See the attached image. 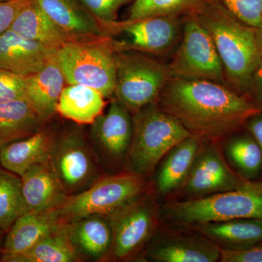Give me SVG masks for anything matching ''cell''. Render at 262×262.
<instances>
[{
	"label": "cell",
	"mask_w": 262,
	"mask_h": 262,
	"mask_svg": "<svg viewBox=\"0 0 262 262\" xmlns=\"http://www.w3.org/2000/svg\"><path fill=\"white\" fill-rule=\"evenodd\" d=\"M191 227L221 249H241L262 241V220L257 219L208 222Z\"/></svg>",
	"instance_id": "obj_21"
},
{
	"label": "cell",
	"mask_w": 262,
	"mask_h": 262,
	"mask_svg": "<svg viewBox=\"0 0 262 262\" xmlns=\"http://www.w3.org/2000/svg\"><path fill=\"white\" fill-rule=\"evenodd\" d=\"M53 136L41 129L34 135L1 146L0 165L21 177L33 165L48 161Z\"/></svg>",
	"instance_id": "obj_22"
},
{
	"label": "cell",
	"mask_w": 262,
	"mask_h": 262,
	"mask_svg": "<svg viewBox=\"0 0 262 262\" xmlns=\"http://www.w3.org/2000/svg\"><path fill=\"white\" fill-rule=\"evenodd\" d=\"M31 0L0 2V36L11 29L15 19Z\"/></svg>",
	"instance_id": "obj_35"
},
{
	"label": "cell",
	"mask_w": 262,
	"mask_h": 262,
	"mask_svg": "<svg viewBox=\"0 0 262 262\" xmlns=\"http://www.w3.org/2000/svg\"><path fill=\"white\" fill-rule=\"evenodd\" d=\"M206 29L214 44L229 86L247 96L253 76L261 64L255 29L225 10L203 0L190 12Z\"/></svg>",
	"instance_id": "obj_2"
},
{
	"label": "cell",
	"mask_w": 262,
	"mask_h": 262,
	"mask_svg": "<svg viewBox=\"0 0 262 262\" xmlns=\"http://www.w3.org/2000/svg\"><path fill=\"white\" fill-rule=\"evenodd\" d=\"M246 182L231 170L215 146H202L182 186L189 194L208 195L237 189Z\"/></svg>",
	"instance_id": "obj_11"
},
{
	"label": "cell",
	"mask_w": 262,
	"mask_h": 262,
	"mask_svg": "<svg viewBox=\"0 0 262 262\" xmlns=\"http://www.w3.org/2000/svg\"><path fill=\"white\" fill-rule=\"evenodd\" d=\"M79 254L62 228L61 223L51 234L27 252L18 255H2L5 262H74Z\"/></svg>",
	"instance_id": "obj_27"
},
{
	"label": "cell",
	"mask_w": 262,
	"mask_h": 262,
	"mask_svg": "<svg viewBox=\"0 0 262 262\" xmlns=\"http://www.w3.org/2000/svg\"><path fill=\"white\" fill-rule=\"evenodd\" d=\"M203 0H135L126 21L151 17L188 14Z\"/></svg>",
	"instance_id": "obj_30"
},
{
	"label": "cell",
	"mask_w": 262,
	"mask_h": 262,
	"mask_svg": "<svg viewBox=\"0 0 262 262\" xmlns=\"http://www.w3.org/2000/svg\"><path fill=\"white\" fill-rule=\"evenodd\" d=\"M58 224L56 211L23 213L6 232L2 255H18L27 252L51 234Z\"/></svg>",
	"instance_id": "obj_20"
},
{
	"label": "cell",
	"mask_w": 262,
	"mask_h": 262,
	"mask_svg": "<svg viewBox=\"0 0 262 262\" xmlns=\"http://www.w3.org/2000/svg\"><path fill=\"white\" fill-rule=\"evenodd\" d=\"M168 208L174 220L189 226L237 219L262 220V182L248 181L237 189L177 202Z\"/></svg>",
	"instance_id": "obj_5"
},
{
	"label": "cell",
	"mask_w": 262,
	"mask_h": 262,
	"mask_svg": "<svg viewBox=\"0 0 262 262\" xmlns=\"http://www.w3.org/2000/svg\"><path fill=\"white\" fill-rule=\"evenodd\" d=\"M48 162L69 196L82 192L101 177L94 151L80 129L54 134Z\"/></svg>",
	"instance_id": "obj_8"
},
{
	"label": "cell",
	"mask_w": 262,
	"mask_h": 262,
	"mask_svg": "<svg viewBox=\"0 0 262 262\" xmlns=\"http://www.w3.org/2000/svg\"><path fill=\"white\" fill-rule=\"evenodd\" d=\"M203 140L196 136H189L165 155L156 177L158 192L167 194L182 185L202 148Z\"/></svg>",
	"instance_id": "obj_23"
},
{
	"label": "cell",
	"mask_w": 262,
	"mask_h": 262,
	"mask_svg": "<svg viewBox=\"0 0 262 262\" xmlns=\"http://www.w3.org/2000/svg\"><path fill=\"white\" fill-rule=\"evenodd\" d=\"M20 180L27 212L56 211L69 196L48 161L33 165L20 177Z\"/></svg>",
	"instance_id": "obj_15"
},
{
	"label": "cell",
	"mask_w": 262,
	"mask_h": 262,
	"mask_svg": "<svg viewBox=\"0 0 262 262\" xmlns=\"http://www.w3.org/2000/svg\"><path fill=\"white\" fill-rule=\"evenodd\" d=\"M146 256L156 262H214L221 248L204 236L174 235L151 246Z\"/></svg>",
	"instance_id": "obj_18"
},
{
	"label": "cell",
	"mask_w": 262,
	"mask_h": 262,
	"mask_svg": "<svg viewBox=\"0 0 262 262\" xmlns=\"http://www.w3.org/2000/svg\"><path fill=\"white\" fill-rule=\"evenodd\" d=\"M255 33H256V40L258 51L262 58V18L258 27L255 29Z\"/></svg>",
	"instance_id": "obj_38"
},
{
	"label": "cell",
	"mask_w": 262,
	"mask_h": 262,
	"mask_svg": "<svg viewBox=\"0 0 262 262\" xmlns=\"http://www.w3.org/2000/svg\"><path fill=\"white\" fill-rule=\"evenodd\" d=\"M27 100L26 77L0 69V102Z\"/></svg>",
	"instance_id": "obj_32"
},
{
	"label": "cell",
	"mask_w": 262,
	"mask_h": 262,
	"mask_svg": "<svg viewBox=\"0 0 262 262\" xmlns=\"http://www.w3.org/2000/svg\"><path fill=\"white\" fill-rule=\"evenodd\" d=\"M144 187L142 176L134 172L100 177L87 189L67 198L56 210L58 220L67 223L89 215L108 216L141 198Z\"/></svg>",
	"instance_id": "obj_6"
},
{
	"label": "cell",
	"mask_w": 262,
	"mask_h": 262,
	"mask_svg": "<svg viewBox=\"0 0 262 262\" xmlns=\"http://www.w3.org/2000/svg\"><path fill=\"white\" fill-rule=\"evenodd\" d=\"M103 27L116 21L119 10L130 0H80Z\"/></svg>",
	"instance_id": "obj_33"
},
{
	"label": "cell",
	"mask_w": 262,
	"mask_h": 262,
	"mask_svg": "<svg viewBox=\"0 0 262 262\" xmlns=\"http://www.w3.org/2000/svg\"><path fill=\"white\" fill-rule=\"evenodd\" d=\"M179 15H163L114 23L108 29L121 31L129 37L127 46L133 50L146 53H163L173 48L180 36Z\"/></svg>",
	"instance_id": "obj_12"
},
{
	"label": "cell",
	"mask_w": 262,
	"mask_h": 262,
	"mask_svg": "<svg viewBox=\"0 0 262 262\" xmlns=\"http://www.w3.org/2000/svg\"><path fill=\"white\" fill-rule=\"evenodd\" d=\"M115 61V100L131 114L157 103L170 77L168 66L133 50H117Z\"/></svg>",
	"instance_id": "obj_7"
},
{
	"label": "cell",
	"mask_w": 262,
	"mask_h": 262,
	"mask_svg": "<svg viewBox=\"0 0 262 262\" xmlns=\"http://www.w3.org/2000/svg\"><path fill=\"white\" fill-rule=\"evenodd\" d=\"M106 217L113 229L110 253L120 260L129 257L145 244L158 221L155 206L141 198Z\"/></svg>",
	"instance_id": "obj_10"
},
{
	"label": "cell",
	"mask_w": 262,
	"mask_h": 262,
	"mask_svg": "<svg viewBox=\"0 0 262 262\" xmlns=\"http://www.w3.org/2000/svg\"><path fill=\"white\" fill-rule=\"evenodd\" d=\"M66 83L56 56L42 70L26 77L27 101L43 124L57 113V106Z\"/></svg>",
	"instance_id": "obj_19"
},
{
	"label": "cell",
	"mask_w": 262,
	"mask_h": 262,
	"mask_svg": "<svg viewBox=\"0 0 262 262\" xmlns=\"http://www.w3.org/2000/svg\"><path fill=\"white\" fill-rule=\"evenodd\" d=\"M157 102L191 134L213 141L237 132L261 112L229 86L177 77L169 78Z\"/></svg>",
	"instance_id": "obj_1"
},
{
	"label": "cell",
	"mask_w": 262,
	"mask_h": 262,
	"mask_svg": "<svg viewBox=\"0 0 262 262\" xmlns=\"http://www.w3.org/2000/svg\"><path fill=\"white\" fill-rule=\"evenodd\" d=\"M132 134V115L116 100L90 128L91 141L98 152L114 161L126 159Z\"/></svg>",
	"instance_id": "obj_13"
},
{
	"label": "cell",
	"mask_w": 262,
	"mask_h": 262,
	"mask_svg": "<svg viewBox=\"0 0 262 262\" xmlns=\"http://www.w3.org/2000/svg\"><path fill=\"white\" fill-rule=\"evenodd\" d=\"M222 262H262V241L241 249H221Z\"/></svg>",
	"instance_id": "obj_34"
},
{
	"label": "cell",
	"mask_w": 262,
	"mask_h": 262,
	"mask_svg": "<svg viewBox=\"0 0 262 262\" xmlns=\"http://www.w3.org/2000/svg\"><path fill=\"white\" fill-rule=\"evenodd\" d=\"M10 1V0H0V2Z\"/></svg>",
	"instance_id": "obj_40"
},
{
	"label": "cell",
	"mask_w": 262,
	"mask_h": 262,
	"mask_svg": "<svg viewBox=\"0 0 262 262\" xmlns=\"http://www.w3.org/2000/svg\"><path fill=\"white\" fill-rule=\"evenodd\" d=\"M226 153L239 176L250 181L258 177L262 169V152L251 134H242L229 139Z\"/></svg>",
	"instance_id": "obj_28"
},
{
	"label": "cell",
	"mask_w": 262,
	"mask_h": 262,
	"mask_svg": "<svg viewBox=\"0 0 262 262\" xmlns=\"http://www.w3.org/2000/svg\"><path fill=\"white\" fill-rule=\"evenodd\" d=\"M245 127L257 142L262 152V112L251 117Z\"/></svg>",
	"instance_id": "obj_37"
},
{
	"label": "cell",
	"mask_w": 262,
	"mask_h": 262,
	"mask_svg": "<svg viewBox=\"0 0 262 262\" xmlns=\"http://www.w3.org/2000/svg\"><path fill=\"white\" fill-rule=\"evenodd\" d=\"M187 15L182 42L168 66L170 77L225 83V70L211 37L194 15Z\"/></svg>",
	"instance_id": "obj_9"
},
{
	"label": "cell",
	"mask_w": 262,
	"mask_h": 262,
	"mask_svg": "<svg viewBox=\"0 0 262 262\" xmlns=\"http://www.w3.org/2000/svg\"><path fill=\"white\" fill-rule=\"evenodd\" d=\"M105 98L97 90L80 84L65 86L57 106V113L80 125H91L103 113Z\"/></svg>",
	"instance_id": "obj_25"
},
{
	"label": "cell",
	"mask_w": 262,
	"mask_h": 262,
	"mask_svg": "<svg viewBox=\"0 0 262 262\" xmlns=\"http://www.w3.org/2000/svg\"><path fill=\"white\" fill-rule=\"evenodd\" d=\"M42 124L27 100L0 102V147L34 135Z\"/></svg>",
	"instance_id": "obj_26"
},
{
	"label": "cell",
	"mask_w": 262,
	"mask_h": 262,
	"mask_svg": "<svg viewBox=\"0 0 262 262\" xmlns=\"http://www.w3.org/2000/svg\"><path fill=\"white\" fill-rule=\"evenodd\" d=\"M27 212L20 177L0 165V229L6 233L15 221Z\"/></svg>",
	"instance_id": "obj_29"
},
{
	"label": "cell",
	"mask_w": 262,
	"mask_h": 262,
	"mask_svg": "<svg viewBox=\"0 0 262 262\" xmlns=\"http://www.w3.org/2000/svg\"><path fill=\"white\" fill-rule=\"evenodd\" d=\"M10 29L22 37L53 49H60L71 42L34 0H31L19 13Z\"/></svg>",
	"instance_id": "obj_24"
},
{
	"label": "cell",
	"mask_w": 262,
	"mask_h": 262,
	"mask_svg": "<svg viewBox=\"0 0 262 262\" xmlns=\"http://www.w3.org/2000/svg\"><path fill=\"white\" fill-rule=\"evenodd\" d=\"M61 225L79 255L99 260L110 253L113 229L107 217L89 215Z\"/></svg>",
	"instance_id": "obj_17"
},
{
	"label": "cell",
	"mask_w": 262,
	"mask_h": 262,
	"mask_svg": "<svg viewBox=\"0 0 262 262\" xmlns=\"http://www.w3.org/2000/svg\"><path fill=\"white\" fill-rule=\"evenodd\" d=\"M234 18L256 29L262 18V0H207Z\"/></svg>",
	"instance_id": "obj_31"
},
{
	"label": "cell",
	"mask_w": 262,
	"mask_h": 262,
	"mask_svg": "<svg viewBox=\"0 0 262 262\" xmlns=\"http://www.w3.org/2000/svg\"><path fill=\"white\" fill-rule=\"evenodd\" d=\"M116 51L107 37L71 41L57 51L56 61L67 84L89 86L106 98L114 95L116 84Z\"/></svg>",
	"instance_id": "obj_4"
},
{
	"label": "cell",
	"mask_w": 262,
	"mask_h": 262,
	"mask_svg": "<svg viewBox=\"0 0 262 262\" xmlns=\"http://www.w3.org/2000/svg\"><path fill=\"white\" fill-rule=\"evenodd\" d=\"M4 231L0 229V260H1L2 250H3V242H4Z\"/></svg>",
	"instance_id": "obj_39"
},
{
	"label": "cell",
	"mask_w": 262,
	"mask_h": 262,
	"mask_svg": "<svg viewBox=\"0 0 262 262\" xmlns=\"http://www.w3.org/2000/svg\"><path fill=\"white\" fill-rule=\"evenodd\" d=\"M247 97L262 112V62L253 76L248 88Z\"/></svg>",
	"instance_id": "obj_36"
},
{
	"label": "cell",
	"mask_w": 262,
	"mask_h": 262,
	"mask_svg": "<svg viewBox=\"0 0 262 262\" xmlns=\"http://www.w3.org/2000/svg\"><path fill=\"white\" fill-rule=\"evenodd\" d=\"M132 115L133 134L126 160L131 172L149 175L170 150L192 136L157 103Z\"/></svg>",
	"instance_id": "obj_3"
},
{
	"label": "cell",
	"mask_w": 262,
	"mask_h": 262,
	"mask_svg": "<svg viewBox=\"0 0 262 262\" xmlns=\"http://www.w3.org/2000/svg\"><path fill=\"white\" fill-rule=\"evenodd\" d=\"M71 41L106 37V30L80 0H34Z\"/></svg>",
	"instance_id": "obj_16"
},
{
	"label": "cell",
	"mask_w": 262,
	"mask_h": 262,
	"mask_svg": "<svg viewBox=\"0 0 262 262\" xmlns=\"http://www.w3.org/2000/svg\"><path fill=\"white\" fill-rule=\"evenodd\" d=\"M57 51L10 29L0 36V69L28 77L42 70Z\"/></svg>",
	"instance_id": "obj_14"
}]
</instances>
